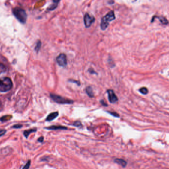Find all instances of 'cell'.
I'll use <instances>...</instances> for the list:
<instances>
[{"label":"cell","instance_id":"obj_1","mask_svg":"<svg viewBox=\"0 0 169 169\" xmlns=\"http://www.w3.org/2000/svg\"><path fill=\"white\" fill-rule=\"evenodd\" d=\"M12 13L18 21L23 24L26 23L27 15L24 10L21 7H16L12 9Z\"/></svg>","mask_w":169,"mask_h":169},{"label":"cell","instance_id":"obj_2","mask_svg":"<svg viewBox=\"0 0 169 169\" xmlns=\"http://www.w3.org/2000/svg\"><path fill=\"white\" fill-rule=\"evenodd\" d=\"M116 19L115 14L113 10L109 11L105 16L102 18L100 23V27L102 30H105L109 25L110 22H112Z\"/></svg>","mask_w":169,"mask_h":169},{"label":"cell","instance_id":"obj_3","mask_svg":"<svg viewBox=\"0 0 169 169\" xmlns=\"http://www.w3.org/2000/svg\"><path fill=\"white\" fill-rule=\"evenodd\" d=\"M13 87V82L11 79L8 77H6L2 80H0V92H7L11 90Z\"/></svg>","mask_w":169,"mask_h":169},{"label":"cell","instance_id":"obj_4","mask_svg":"<svg viewBox=\"0 0 169 169\" xmlns=\"http://www.w3.org/2000/svg\"><path fill=\"white\" fill-rule=\"evenodd\" d=\"M50 95L52 99L57 103L62 104H71L74 103L73 100L65 98L56 94H50Z\"/></svg>","mask_w":169,"mask_h":169},{"label":"cell","instance_id":"obj_5","mask_svg":"<svg viewBox=\"0 0 169 169\" xmlns=\"http://www.w3.org/2000/svg\"><path fill=\"white\" fill-rule=\"evenodd\" d=\"M95 22V17L90 15L88 13H86L84 16V23L86 28H89L91 26L93 23Z\"/></svg>","mask_w":169,"mask_h":169},{"label":"cell","instance_id":"obj_6","mask_svg":"<svg viewBox=\"0 0 169 169\" xmlns=\"http://www.w3.org/2000/svg\"><path fill=\"white\" fill-rule=\"evenodd\" d=\"M57 62L62 67H65L67 65V56L65 54H61L57 57Z\"/></svg>","mask_w":169,"mask_h":169},{"label":"cell","instance_id":"obj_7","mask_svg":"<svg viewBox=\"0 0 169 169\" xmlns=\"http://www.w3.org/2000/svg\"><path fill=\"white\" fill-rule=\"evenodd\" d=\"M107 92L108 93V99L110 103L113 104L115 103L118 101V98L113 90H108Z\"/></svg>","mask_w":169,"mask_h":169},{"label":"cell","instance_id":"obj_8","mask_svg":"<svg viewBox=\"0 0 169 169\" xmlns=\"http://www.w3.org/2000/svg\"><path fill=\"white\" fill-rule=\"evenodd\" d=\"M155 18L159 19V21L161 22L162 24H164V25H168V20H167V19L166 17L162 16H154L153 17H152L151 22H154Z\"/></svg>","mask_w":169,"mask_h":169},{"label":"cell","instance_id":"obj_9","mask_svg":"<svg viewBox=\"0 0 169 169\" xmlns=\"http://www.w3.org/2000/svg\"><path fill=\"white\" fill-rule=\"evenodd\" d=\"M52 1H53V4L49 6L48 8L47 9V10L48 11L55 10L58 6L59 4L61 1V0H52Z\"/></svg>","mask_w":169,"mask_h":169},{"label":"cell","instance_id":"obj_10","mask_svg":"<svg viewBox=\"0 0 169 169\" xmlns=\"http://www.w3.org/2000/svg\"><path fill=\"white\" fill-rule=\"evenodd\" d=\"M58 112H54L51 113L47 116V118L46 119V121H53V120L55 119V118H57V117L58 116Z\"/></svg>","mask_w":169,"mask_h":169},{"label":"cell","instance_id":"obj_11","mask_svg":"<svg viewBox=\"0 0 169 169\" xmlns=\"http://www.w3.org/2000/svg\"><path fill=\"white\" fill-rule=\"evenodd\" d=\"M46 129L50 130H67V128L62 126H51Z\"/></svg>","mask_w":169,"mask_h":169},{"label":"cell","instance_id":"obj_12","mask_svg":"<svg viewBox=\"0 0 169 169\" xmlns=\"http://www.w3.org/2000/svg\"><path fill=\"white\" fill-rule=\"evenodd\" d=\"M114 162L118 164H119V165H121L123 167H125L127 165V162L125 160H124L122 159L116 158V159H115Z\"/></svg>","mask_w":169,"mask_h":169},{"label":"cell","instance_id":"obj_13","mask_svg":"<svg viewBox=\"0 0 169 169\" xmlns=\"http://www.w3.org/2000/svg\"><path fill=\"white\" fill-rule=\"evenodd\" d=\"M85 91L87 95L90 97V98H93L94 97V94L93 92L92 88L91 87H87L85 89Z\"/></svg>","mask_w":169,"mask_h":169},{"label":"cell","instance_id":"obj_14","mask_svg":"<svg viewBox=\"0 0 169 169\" xmlns=\"http://www.w3.org/2000/svg\"><path fill=\"white\" fill-rule=\"evenodd\" d=\"M36 131H37V130L36 129H29L28 130H26V131H24L23 135H24L26 138H27L31 133L35 132Z\"/></svg>","mask_w":169,"mask_h":169},{"label":"cell","instance_id":"obj_15","mask_svg":"<svg viewBox=\"0 0 169 169\" xmlns=\"http://www.w3.org/2000/svg\"><path fill=\"white\" fill-rule=\"evenodd\" d=\"M7 71V67L2 63H0V75Z\"/></svg>","mask_w":169,"mask_h":169},{"label":"cell","instance_id":"obj_16","mask_svg":"<svg viewBox=\"0 0 169 169\" xmlns=\"http://www.w3.org/2000/svg\"><path fill=\"white\" fill-rule=\"evenodd\" d=\"M41 42L40 41H37V43H36V45L35 47V51L37 53H38L39 50H40V48H41Z\"/></svg>","mask_w":169,"mask_h":169},{"label":"cell","instance_id":"obj_17","mask_svg":"<svg viewBox=\"0 0 169 169\" xmlns=\"http://www.w3.org/2000/svg\"><path fill=\"white\" fill-rule=\"evenodd\" d=\"M11 118H12V116L11 115H6V116H4L1 118V121L2 122H5V121H7L10 120Z\"/></svg>","mask_w":169,"mask_h":169},{"label":"cell","instance_id":"obj_18","mask_svg":"<svg viewBox=\"0 0 169 169\" xmlns=\"http://www.w3.org/2000/svg\"><path fill=\"white\" fill-rule=\"evenodd\" d=\"M139 92L143 95H147L148 93V90L146 87H142L139 90Z\"/></svg>","mask_w":169,"mask_h":169},{"label":"cell","instance_id":"obj_19","mask_svg":"<svg viewBox=\"0 0 169 169\" xmlns=\"http://www.w3.org/2000/svg\"><path fill=\"white\" fill-rule=\"evenodd\" d=\"M30 163H31L30 160L28 161L27 163L26 164V165H24V167H23V169H29V168L30 167Z\"/></svg>","mask_w":169,"mask_h":169},{"label":"cell","instance_id":"obj_20","mask_svg":"<svg viewBox=\"0 0 169 169\" xmlns=\"http://www.w3.org/2000/svg\"><path fill=\"white\" fill-rule=\"evenodd\" d=\"M69 82L74 83H75V84H77V85H80V81H76V80H74L70 79L69 80Z\"/></svg>","mask_w":169,"mask_h":169},{"label":"cell","instance_id":"obj_21","mask_svg":"<svg viewBox=\"0 0 169 169\" xmlns=\"http://www.w3.org/2000/svg\"><path fill=\"white\" fill-rule=\"evenodd\" d=\"M111 115H112L113 116L116 117H119V114H118V113H116V112H109V111H107Z\"/></svg>","mask_w":169,"mask_h":169},{"label":"cell","instance_id":"obj_22","mask_svg":"<svg viewBox=\"0 0 169 169\" xmlns=\"http://www.w3.org/2000/svg\"><path fill=\"white\" fill-rule=\"evenodd\" d=\"M74 126L79 127L81 126V123L80 121H75V122L74 123Z\"/></svg>","mask_w":169,"mask_h":169},{"label":"cell","instance_id":"obj_23","mask_svg":"<svg viewBox=\"0 0 169 169\" xmlns=\"http://www.w3.org/2000/svg\"><path fill=\"white\" fill-rule=\"evenodd\" d=\"M6 132L7 131L6 130H0V137L4 135L5 134H6Z\"/></svg>","mask_w":169,"mask_h":169},{"label":"cell","instance_id":"obj_24","mask_svg":"<svg viewBox=\"0 0 169 169\" xmlns=\"http://www.w3.org/2000/svg\"><path fill=\"white\" fill-rule=\"evenodd\" d=\"M23 127V125H20V124H16V125H14L13 126V128L15 129H20Z\"/></svg>","mask_w":169,"mask_h":169},{"label":"cell","instance_id":"obj_25","mask_svg":"<svg viewBox=\"0 0 169 169\" xmlns=\"http://www.w3.org/2000/svg\"><path fill=\"white\" fill-rule=\"evenodd\" d=\"M100 103H101L102 105H103L104 106H108V105H107V104L103 100H101V101H100Z\"/></svg>","mask_w":169,"mask_h":169},{"label":"cell","instance_id":"obj_26","mask_svg":"<svg viewBox=\"0 0 169 169\" xmlns=\"http://www.w3.org/2000/svg\"><path fill=\"white\" fill-rule=\"evenodd\" d=\"M43 140H44V138H43V136H41V137H40V138H39L38 139V141H39V142H42Z\"/></svg>","mask_w":169,"mask_h":169},{"label":"cell","instance_id":"obj_27","mask_svg":"<svg viewBox=\"0 0 169 169\" xmlns=\"http://www.w3.org/2000/svg\"><path fill=\"white\" fill-rule=\"evenodd\" d=\"M2 109V103L0 100V111Z\"/></svg>","mask_w":169,"mask_h":169}]
</instances>
